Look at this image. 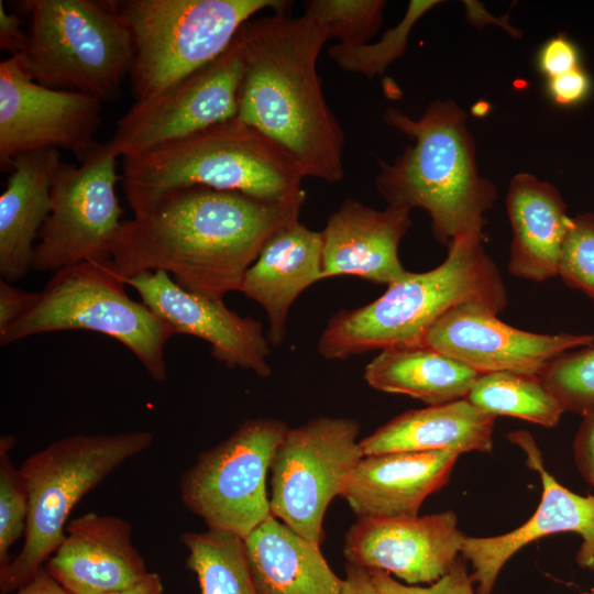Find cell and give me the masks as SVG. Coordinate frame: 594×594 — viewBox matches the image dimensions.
Returning <instances> with one entry per match:
<instances>
[{"mask_svg":"<svg viewBox=\"0 0 594 594\" xmlns=\"http://www.w3.org/2000/svg\"><path fill=\"white\" fill-rule=\"evenodd\" d=\"M302 204L199 186L175 189L122 221L111 258L125 279L164 271L184 289L223 300L240 292L268 239L298 221Z\"/></svg>","mask_w":594,"mask_h":594,"instance_id":"obj_1","label":"cell"},{"mask_svg":"<svg viewBox=\"0 0 594 594\" xmlns=\"http://www.w3.org/2000/svg\"><path fill=\"white\" fill-rule=\"evenodd\" d=\"M243 76L238 119L270 139L304 177H344V133L328 106L317 62L328 41L316 20L278 11L238 32Z\"/></svg>","mask_w":594,"mask_h":594,"instance_id":"obj_2","label":"cell"},{"mask_svg":"<svg viewBox=\"0 0 594 594\" xmlns=\"http://www.w3.org/2000/svg\"><path fill=\"white\" fill-rule=\"evenodd\" d=\"M383 121L414 140L392 163L378 160L375 186L387 206L426 210L436 240L447 246L465 234L484 237L497 187L479 172L465 111L437 99L419 118L387 108Z\"/></svg>","mask_w":594,"mask_h":594,"instance_id":"obj_3","label":"cell"},{"mask_svg":"<svg viewBox=\"0 0 594 594\" xmlns=\"http://www.w3.org/2000/svg\"><path fill=\"white\" fill-rule=\"evenodd\" d=\"M483 239L477 234L454 239L439 266L425 273L410 272L374 301L333 315L318 342L320 355L344 360L374 350L419 345L443 314L465 302L503 311L507 305L505 284Z\"/></svg>","mask_w":594,"mask_h":594,"instance_id":"obj_4","label":"cell"},{"mask_svg":"<svg viewBox=\"0 0 594 594\" xmlns=\"http://www.w3.org/2000/svg\"><path fill=\"white\" fill-rule=\"evenodd\" d=\"M122 188L133 213L186 187L240 193L270 202L305 201V178L270 139L238 118L123 157Z\"/></svg>","mask_w":594,"mask_h":594,"instance_id":"obj_5","label":"cell"},{"mask_svg":"<svg viewBox=\"0 0 594 594\" xmlns=\"http://www.w3.org/2000/svg\"><path fill=\"white\" fill-rule=\"evenodd\" d=\"M129 31L135 101L161 95L217 59L255 13L283 0H108Z\"/></svg>","mask_w":594,"mask_h":594,"instance_id":"obj_6","label":"cell"},{"mask_svg":"<svg viewBox=\"0 0 594 594\" xmlns=\"http://www.w3.org/2000/svg\"><path fill=\"white\" fill-rule=\"evenodd\" d=\"M112 258L53 273L28 310L0 334V344L35 334L87 330L123 344L155 382L167 377L165 346L173 329L142 301L129 297Z\"/></svg>","mask_w":594,"mask_h":594,"instance_id":"obj_7","label":"cell"},{"mask_svg":"<svg viewBox=\"0 0 594 594\" xmlns=\"http://www.w3.org/2000/svg\"><path fill=\"white\" fill-rule=\"evenodd\" d=\"M154 437L146 430L114 435H72L30 455L20 469L29 487L25 539L19 554L0 572L1 594L28 583L58 549L75 505Z\"/></svg>","mask_w":594,"mask_h":594,"instance_id":"obj_8","label":"cell"},{"mask_svg":"<svg viewBox=\"0 0 594 594\" xmlns=\"http://www.w3.org/2000/svg\"><path fill=\"white\" fill-rule=\"evenodd\" d=\"M28 42L18 55L45 87L117 99L129 77L133 50L123 22L105 1L23 0Z\"/></svg>","mask_w":594,"mask_h":594,"instance_id":"obj_9","label":"cell"},{"mask_svg":"<svg viewBox=\"0 0 594 594\" xmlns=\"http://www.w3.org/2000/svg\"><path fill=\"white\" fill-rule=\"evenodd\" d=\"M287 429L272 418L242 422L182 474L184 505L208 529L244 539L271 515L266 475Z\"/></svg>","mask_w":594,"mask_h":594,"instance_id":"obj_10","label":"cell"},{"mask_svg":"<svg viewBox=\"0 0 594 594\" xmlns=\"http://www.w3.org/2000/svg\"><path fill=\"white\" fill-rule=\"evenodd\" d=\"M359 433L351 418L319 417L288 428L270 468L271 515L320 546L326 510L364 457Z\"/></svg>","mask_w":594,"mask_h":594,"instance_id":"obj_11","label":"cell"},{"mask_svg":"<svg viewBox=\"0 0 594 594\" xmlns=\"http://www.w3.org/2000/svg\"><path fill=\"white\" fill-rule=\"evenodd\" d=\"M117 160L107 144L98 143L78 166L61 163L31 271L55 273L84 262L111 258V244L123 213L116 194V185L122 179Z\"/></svg>","mask_w":594,"mask_h":594,"instance_id":"obj_12","label":"cell"},{"mask_svg":"<svg viewBox=\"0 0 594 594\" xmlns=\"http://www.w3.org/2000/svg\"><path fill=\"white\" fill-rule=\"evenodd\" d=\"M243 76L237 34L212 63L153 98L135 101L118 120L107 143L116 156H131L186 139L238 117Z\"/></svg>","mask_w":594,"mask_h":594,"instance_id":"obj_13","label":"cell"},{"mask_svg":"<svg viewBox=\"0 0 594 594\" xmlns=\"http://www.w3.org/2000/svg\"><path fill=\"white\" fill-rule=\"evenodd\" d=\"M101 101L34 81L18 55L0 63V165L10 169L20 155L64 148L82 162L98 144Z\"/></svg>","mask_w":594,"mask_h":594,"instance_id":"obj_14","label":"cell"},{"mask_svg":"<svg viewBox=\"0 0 594 594\" xmlns=\"http://www.w3.org/2000/svg\"><path fill=\"white\" fill-rule=\"evenodd\" d=\"M496 315L482 304H461L429 328L421 344L480 374L513 372L540 376L561 354L594 343V334L529 332L503 322Z\"/></svg>","mask_w":594,"mask_h":594,"instance_id":"obj_15","label":"cell"},{"mask_svg":"<svg viewBox=\"0 0 594 594\" xmlns=\"http://www.w3.org/2000/svg\"><path fill=\"white\" fill-rule=\"evenodd\" d=\"M508 439L521 447L527 465L539 473L541 499L534 515L509 532L492 537L466 536L461 557L472 564L471 578L477 584L476 594H492L503 566L522 547L559 532L581 536L576 562L582 569L594 572V495L581 496L559 484L543 468L542 455L530 433L514 431Z\"/></svg>","mask_w":594,"mask_h":594,"instance_id":"obj_16","label":"cell"},{"mask_svg":"<svg viewBox=\"0 0 594 594\" xmlns=\"http://www.w3.org/2000/svg\"><path fill=\"white\" fill-rule=\"evenodd\" d=\"M127 284L175 334L207 341L212 356L227 367L249 370L261 377L271 375L270 342L258 320L230 310L223 300L184 289L164 271L138 273L127 278Z\"/></svg>","mask_w":594,"mask_h":594,"instance_id":"obj_17","label":"cell"},{"mask_svg":"<svg viewBox=\"0 0 594 594\" xmlns=\"http://www.w3.org/2000/svg\"><path fill=\"white\" fill-rule=\"evenodd\" d=\"M465 538L451 510L406 519H358L346 532L343 553L349 564L392 573L408 584H432L460 558Z\"/></svg>","mask_w":594,"mask_h":594,"instance_id":"obj_18","label":"cell"},{"mask_svg":"<svg viewBox=\"0 0 594 594\" xmlns=\"http://www.w3.org/2000/svg\"><path fill=\"white\" fill-rule=\"evenodd\" d=\"M129 521L88 513L66 526V536L44 569L67 594H105L138 583L148 572L133 546Z\"/></svg>","mask_w":594,"mask_h":594,"instance_id":"obj_19","label":"cell"},{"mask_svg":"<svg viewBox=\"0 0 594 594\" xmlns=\"http://www.w3.org/2000/svg\"><path fill=\"white\" fill-rule=\"evenodd\" d=\"M410 211L392 206L376 210L345 199L320 232L322 279L354 275L388 286L407 277L398 246L411 226Z\"/></svg>","mask_w":594,"mask_h":594,"instance_id":"obj_20","label":"cell"},{"mask_svg":"<svg viewBox=\"0 0 594 594\" xmlns=\"http://www.w3.org/2000/svg\"><path fill=\"white\" fill-rule=\"evenodd\" d=\"M458 458L446 451L364 455L340 496L358 519L415 518L424 501L448 483Z\"/></svg>","mask_w":594,"mask_h":594,"instance_id":"obj_21","label":"cell"},{"mask_svg":"<svg viewBox=\"0 0 594 594\" xmlns=\"http://www.w3.org/2000/svg\"><path fill=\"white\" fill-rule=\"evenodd\" d=\"M322 279L321 233L299 221L276 231L246 271L240 292L260 304L268 321L267 340L279 345L289 309L310 285Z\"/></svg>","mask_w":594,"mask_h":594,"instance_id":"obj_22","label":"cell"},{"mask_svg":"<svg viewBox=\"0 0 594 594\" xmlns=\"http://www.w3.org/2000/svg\"><path fill=\"white\" fill-rule=\"evenodd\" d=\"M506 210L513 231L509 273L534 282L557 276L571 224L559 190L532 174L518 173L509 182Z\"/></svg>","mask_w":594,"mask_h":594,"instance_id":"obj_23","label":"cell"},{"mask_svg":"<svg viewBox=\"0 0 594 594\" xmlns=\"http://www.w3.org/2000/svg\"><path fill=\"white\" fill-rule=\"evenodd\" d=\"M62 163L58 150L18 156L0 196V276L9 283L31 271L34 241L51 211V190Z\"/></svg>","mask_w":594,"mask_h":594,"instance_id":"obj_24","label":"cell"},{"mask_svg":"<svg viewBox=\"0 0 594 594\" xmlns=\"http://www.w3.org/2000/svg\"><path fill=\"white\" fill-rule=\"evenodd\" d=\"M496 417L465 398L410 409L360 440L363 455L393 452H491Z\"/></svg>","mask_w":594,"mask_h":594,"instance_id":"obj_25","label":"cell"},{"mask_svg":"<svg viewBox=\"0 0 594 594\" xmlns=\"http://www.w3.org/2000/svg\"><path fill=\"white\" fill-rule=\"evenodd\" d=\"M245 558L257 594H340L343 580L318 544L270 515L244 539Z\"/></svg>","mask_w":594,"mask_h":594,"instance_id":"obj_26","label":"cell"},{"mask_svg":"<svg viewBox=\"0 0 594 594\" xmlns=\"http://www.w3.org/2000/svg\"><path fill=\"white\" fill-rule=\"evenodd\" d=\"M479 375L424 344L383 350L364 369L371 387L408 395L429 406L465 398Z\"/></svg>","mask_w":594,"mask_h":594,"instance_id":"obj_27","label":"cell"},{"mask_svg":"<svg viewBox=\"0 0 594 594\" xmlns=\"http://www.w3.org/2000/svg\"><path fill=\"white\" fill-rule=\"evenodd\" d=\"M465 399L487 415L516 417L547 428L556 427L564 413L540 376L513 372L480 374Z\"/></svg>","mask_w":594,"mask_h":594,"instance_id":"obj_28","label":"cell"},{"mask_svg":"<svg viewBox=\"0 0 594 594\" xmlns=\"http://www.w3.org/2000/svg\"><path fill=\"white\" fill-rule=\"evenodd\" d=\"M187 566L197 575L200 594H257L252 582L243 539L218 530L185 532Z\"/></svg>","mask_w":594,"mask_h":594,"instance_id":"obj_29","label":"cell"},{"mask_svg":"<svg viewBox=\"0 0 594 594\" xmlns=\"http://www.w3.org/2000/svg\"><path fill=\"white\" fill-rule=\"evenodd\" d=\"M440 2L411 0L403 19L394 28L386 30L377 42L351 47L336 44L329 48L328 55L345 72L366 78L383 75L392 63L405 54L410 32L417 21Z\"/></svg>","mask_w":594,"mask_h":594,"instance_id":"obj_30","label":"cell"},{"mask_svg":"<svg viewBox=\"0 0 594 594\" xmlns=\"http://www.w3.org/2000/svg\"><path fill=\"white\" fill-rule=\"evenodd\" d=\"M304 13L318 22L328 41L336 38L342 46L370 43L380 30L384 0H307Z\"/></svg>","mask_w":594,"mask_h":594,"instance_id":"obj_31","label":"cell"},{"mask_svg":"<svg viewBox=\"0 0 594 594\" xmlns=\"http://www.w3.org/2000/svg\"><path fill=\"white\" fill-rule=\"evenodd\" d=\"M540 377L564 411L583 416L594 410V345L561 354Z\"/></svg>","mask_w":594,"mask_h":594,"instance_id":"obj_32","label":"cell"},{"mask_svg":"<svg viewBox=\"0 0 594 594\" xmlns=\"http://www.w3.org/2000/svg\"><path fill=\"white\" fill-rule=\"evenodd\" d=\"M14 442L13 436L0 438V572L11 561L9 549L25 534L29 516L26 480L9 458Z\"/></svg>","mask_w":594,"mask_h":594,"instance_id":"obj_33","label":"cell"},{"mask_svg":"<svg viewBox=\"0 0 594 594\" xmlns=\"http://www.w3.org/2000/svg\"><path fill=\"white\" fill-rule=\"evenodd\" d=\"M558 275L594 300V213L571 217L562 244Z\"/></svg>","mask_w":594,"mask_h":594,"instance_id":"obj_34","label":"cell"},{"mask_svg":"<svg viewBox=\"0 0 594 594\" xmlns=\"http://www.w3.org/2000/svg\"><path fill=\"white\" fill-rule=\"evenodd\" d=\"M369 572L374 586L382 594H475L474 582L462 557L443 576L428 587L404 585L384 571L369 570Z\"/></svg>","mask_w":594,"mask_h":594,"instance_id":"obj_35","label":"cell"},{"mask_svg":"<svg viewBox=\"0 0 594 594\" xmlns=\"http://www.w3.org/2000/svg\"><path fill=\"white\" fill-rule=\"evenodd\" d=\"M539 70L548 79L566 74L580 67V54L574 43L563 35L548 40L537 57Z\"/></svg>","mask_w":594,"mask_h":594,"instance_id":"obj_36","label":"cell"},{"mask_svg":"<svg viewBox=\"0 0 594 594\" xmlns=\"http://www.w3.org/2000/svg\"><path fill=\"white\" fill-rule=\"evenodd\" d=\"M547 89L554 103L571 106L588 96L591 79L580 66L566 74L548 79Z\"/></svg>","mask_w":594,"mask_h":594,"instance_id":"obj_37","label":"cell"},{"mask_svg":"<svg viewBox=\"0 0 594 594\" xmlns=\"http://www.w3.org/2000/svg\"><path fill=\"white\" fill-rule=\"evenodd\" d=\"M573 453L581 475L594 488V410L583 415L574 437Z\"/></svg>","mask_w":594,"mask_h":594,"instance_id":"obj_38","label":"cell"},{"mask_svg":"<svg viewBox=\"0 0 594 594\" xmlns=\"http://www.w3.org/2000/svg\"><path fill=\"white\" fill-rule=\"evenodd\" d=\"M36 293L18 288L0 278V334L16 321L31 306Z\"/></svg>","mask_w":594,"mask_h":594,"instance_id":"obj_39","label":"cell"},{"mask_svg":"<svg viewBox=\"0 0 594 594\" xmlns=\"http://www.w3.org/2000/svg\"><path fill=\"white\" fill-rule=\"evenodd\" d=\"M28 42V31L22 29V20L16 12L7 11L0 0V50L10 56L20 55Z\"/></svg>","mask_w":594,"mask_h":594,"instance_id":"obj_40","label":"cell"},{"mask_svg":"<svg viewBox=\"0 0 594 594\" xmlns=\"http://www.w3.org/2000/svg\"><path fill=\"white\" fill-rule=\"evenodd\" d=\"M340 594H382L373 584L369 570L349 564Z\"/></svg>","mask_w":594,"mask_h":594,"instance_id":"obj_41","label":"cell"},{"mask_svg":"<svg viewBox=\"0 0 594 594\" xmlns=\"http://www.w3.org/2000/svg\"><path fill=\"white\" fill-rule=\"evenodd\" d=\"M13 594H67L65 590L42 568L28 583Z\"/></svg>","mask_w":594,"mask_h":594,"instance_id":"obj_42","label":"cell"},{"mask_svg":"<svg viewBox=\"0 0 594 594\" xmlns=\"http://www.w3.org/2000/svg\"><path fill=\"white\" fill-rule=\"evenodd\" d=\"M105 594H164V588L161 576L155 572H148L134 585Z\"/></svg>","mask_w":594,"mask_h":594,"instance_id":"obj_43","label":"cell"},{"mask_svg":"<svg viewBox=\"0 0 594 594\" xmlns=\"http://www.w3.org/2000/svg\"><path fill=\"white\" fill-rule=\"evenodd\" d=\"M586 594H594V591H592L591 593H586Z\"/></svg>","mask_w":594,"mask_h":594,"instance_id":"obj_44","label":"cell"}]
</instances>
